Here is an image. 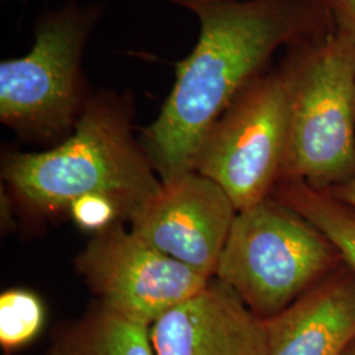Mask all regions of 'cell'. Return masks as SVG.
<instances>
[{
  "label": "cell",
  "instance_id": "cell-13",
  "mask_svg": "<svg viewBox=\"0 0 355 355\" xmlns=\"http://www.w3.org/2000/svg\"><path fill=\"white\" fill-rule=\"evenodd\" d=\"M44 322L45 308L36 293L13 288L0 295V346L6 353L36 340Z\"/></svg>",
  "mask_w": 355,
  "mask_h": 355
},
{
  "label": "cell",
  "instance_id": "cell-10",
  "mask_svg": "<svg viewBox=\"0 0 355 355\" xmlns=\"http://www.w3.org/2000/svg\"><path fill=\"white\" fill-rule=\"evenodd\" d=\"M268 355H343L355 340V274L345 263L267 318Z\"/></svg>",
  "mask_w": 355,
  "mask_h": 355
},
{
  "label": "cell",
  "instance_id": "cell-18",
  "mask_svg": "<svg viewBox=\"0 0 355 355\" xmlns=\"http://www.w3.org/2000/svg\"><path fill=\"white\" fill-rule=\"evenodd\" d=\"M343 355H355V340L349 345V347L343 352Z\"/></svg>",
  "mask_w": 355,
  "mask_h": 355
},
{
  "label": "cell",
  "instance_id": "cell-16",
  "mask_svg": "<svg viewBox=\"0 0 355 355\" xmlns=\"http://www.w3.org/2000/svg\"><path fill=\"white\" fill-rule=\"evenodd\" d=\"M330 193L355 209V178L329 191Z\"/></svg>",
  "mask_w": 355,
  "mask_h": 355
},
{
  "label": "cell",
  "instance_id": "cell-6",
  "mask_svg": "<svg viewBox=\"0 0 355 355\" xmlns=\"http://www.w3.org/2000/svg\"><path fill=\"white\" fill-rule=\"evenodd\" d=\"M290 92L279 66L257 76L209 129L193 171L227 192L237 212L271 196L288 139Z\"/></svg>",
  "mask_w": 355,
  "mask_h": 355
},
{
  "label": "cell",
  "instance_id": "cell-15",
  "mask_svg": "<svg viewBox=\"0 0 355 355\" xmlns=\"http://www.w3.org/2000/svg\"><path fill=\"white\" fill-rule=\"evenodd\" d=\"M334 31L355 41V0H322Z\"/></svg>",
  "mask_w": 355,
  "mask_h": 355
},
{
  "label": "cell",
  "instance_id": "cell-8",
  "mask_svg": "<svg viewBox=\"0 0 355 355\" xmlns=\"http://www.w3.org/2000/svg\"><path fill=\"white\" fill-rule=\"evenodd\" d=\"M236 215L225 191L190 171L162 183L129 220L141 240L212 279Z\"/></svg>",
  "mask_w": 355,
  "mask_h": 355
},
{
  "label": "cell",
  "instance_id": "cell-11",
  "mask_svg": "<svg viewBox=\"0 0 355 355\" xmlns=\"http://www.w3.org/2000/svg\"><path fill=\"white\" fill-rule=\"evenodd\" d=\"M46 355H155L150 327L99 304L57 328Z\"/></svg>",
  "mask_w": 355,
  "mask_h": 355
},
{
  "label": "cell",
  "instance_id": "cell-2",
  "mask_svg": "<svg viewBox=\"0 0 355 355\" xmlns=\"http://www.w3.org/2000/svg\"><path fill=\"white\" fill-rule=\"evenodd\" d=\"M129 95L104 89L89 96L71 135L45 152L8 154L1 175L38 212H57L78 198L101 193L136 214L161 190L142 144L132 133Z\"/></svg>",
  "mask_w": 355,
  "mask_h": 355
},
{
  "label": "cell",
  "instance_id": "cell-5",
  "mask_svg": "<svg viewBox=\"0 0 355 355\" xmlns=\"http://www.w3.org/2000/svg\"><path fill=\"white\" fill-rule=\"evenodd\" d=\"M101 6L67 3L38 21L24 57L0 64V120L26 139L71 135L89 96L82 58Z\"/></svg>",
  "mask_w": 355,
  "mask_h": 355
},
{
  "label": "cell",
  "instance_id": "cell-9",
  "mask_svg": "<svg viewBox=\"0 0 355 355\" xmlns=\"http://www.w3.org/2000/svg\"><path fill=\"white\" fill-rule=\"evenodd\" d=\"M155 355H268L266 320L218 279L150 327Z\"/></svg>",
  "mask_w": 355,
  "mask_h": 355
},
{
  "label": "cell",
  "instance_id": "cell-3",
  "mask_svg": "<svg viewBox=\"0 0 355 355\" xmlns=\"http://www.w3.org/2000/svg\"><path fill=\"white\" fill-rule=\"evenodd\" d=\"M290 117L280 180L330 191L355 178V41L337 31L287 48Z\"/></svg>",
  "mask_w": 355,
  "mask_h": 355
},
{
  "label": "cell",
  "instance_id": "cell-14",
  "mask_svg": "<svg viewBox=\"0 0 355 355\" xmlns=\"http://www.w3.org/2000/svg\"><path fill=\"white\" fill-rule=\"evenodd\" d=\"M69 212L80 228L96 233L114 225L116 218L123 215L114 200L101 193L78 198L70 204Z\"/></svg>",
  "mask_w": 355,
  "mask_h": 355
},
{
  "label": "cell",
  "instance_id": "cell-4",
  "mask_svg": "<svg viewBox=\"0 0 355 355\" xmlns=\"http://www.w3.org/2000/svg\"><path fill=\"white\" fill-rule=\"evenodd\" d=\"M343 263L313 224L270 196L237 212L214 278L267 320Z\"/></svg>",
  "mask_w": 355,
  "mask_h": 355
},
{
  "label": "cell",
  "instance_id": "cell-7",
  "mask_svg": "<svg viewBox=\"0 0 355 355\" xmlns=\"http://www.w3.org/2000/svg\"><path fill=\"white\" fill-rule=\"evenodd\" d=\"M76 266L101 304L148 327L211 280L119 223L87 243L78 254Z\"/></svg>",
  "mask_w": 355,
  "mask_h": 355
},
{
  "label": "cell",
  "instance_id": "cell-17",
  "mask_svg": "<svg viewBox=\"0 0 355 355\" xmlns=\"http://www.w3.org/2000/svg\"><path fill=\"white\" fill-rule=\"evenodd\" d=\"M178 6H183L186 3H200V4H217V3H230V1H237V0H168ZM322 1V0H320ZM324 3V1H322ZM325 6V4H324Z\"/></svg>",
  "mask_w": 355,
  "mask_h": 355
},
{
  "label": "cell",
  "instance_id": "cell-12",
  "mask_svg": "<svg viewBox=\"0 0 355 355\" xmlns=\"http://www.w3.org/2000/svg\"><path fill=\"white\" fill-rule=\"evenodd\" d=\"M271 196L313 224L355 274V209L303 180H279Z\"/></svg>",
  "mask_w": 355,
  "mask_h": 355
},
{
  "label": "cell",
  "instance_id": "cell-1",
  "mask_svg": "<svg viewBox=\"0 0 355 355\" xmlns=\"http://www.w3.org/2000/svg\"><path fill=\"white\" fill-rule=\"evenodd\" d=\"M200 36L175 64L161 112L142 130V146L162 183L193 171L204 137L239 94L268 70L274 54L333 29L320 0H237L180 6Z\"/></svg>",
  "mask_w": 355,
  "mask_h": 355
}]
</instances>
